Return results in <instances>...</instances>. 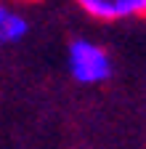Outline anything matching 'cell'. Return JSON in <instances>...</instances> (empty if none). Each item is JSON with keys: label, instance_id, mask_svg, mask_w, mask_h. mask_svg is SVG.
<instances>
[{"label": "cell", "instance_id": "cell-1", "mask_svg": "<svg viewBox=\"0 0 146 149\" xmlns=\"http://www.w3.org/2000/svg\"><path fill=\"white\" fill-rule=\"evenodd\" d=\"M66 61H69L72 77L82 85L104 83L112 74V61H109L106 51L90 40H72V45L66 51Z\"/></svg>", "mask_w": 146, "mask_h": 149}, {"label": "cell", "instance_id": "cell-2", "mask_svg": "<svg viewBox=\"0 0 146 149\" xmlns=\"http://www.w3.org/2000/svg\"><path fill=\"white\" fill-rule=\"evenodd\" d=\"M77 6L101 22H122V19L146 16V0H77Z\"/></svg>", "mask_w": 146, "mask_h": 149}, {"label": "cell", "instance_id": "cell-3", "mask_svg": "<svg viewBox=\"0 0 146 149\" xmlns=\"http://www.w3.org/2000/svg\"><path fill=\"white\" fill-rule=\"evenodd\" d=\"M27 32H29L27 19L0 3V43H19Z\"/></svg>", "mask_w": 146, "mask_h": 149}]
</instances>
